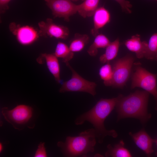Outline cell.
<instances>
[{"mask_svg":"<svg viewBox=\"0 0 157 157\" xmlns=\"http://www.w3.org/2000/svg\"><path fill=\"white\" fill-rule=\"evenodd\" d=\"M122 96L120 94L116 97L109 99H101L91 109L78 117L75 121V124L81 125L86 121L91 123L94 127L96 138L100 144L103 142L107 136L117 138V132L113 129L107 130L104 122Z\"/></svg>","mask_w":157,"mask_h":157,"instance_id":"1","label":"cell"},{"mask_svg":"<svg viewBox=\"0 0 157 157\" xmlns=\"http://www.w3.org/2000/svg\"><path fill=\"white\" fill-rule=\"evenodd\" d=\"M149 93L145 90H137L120 98L116 106L117 119L133 118L138 119L144 124L151 118L148 112Z\"/></svg>","mask_w":157,"mask_h":157,"instance_id":"2","label":"cell"},{"mask_svg":"<svg viewBox=\"0 0 157 157\" xmlns=\"http://www.w3.org/2000/svg\"><path fill=\"white\" fill-rule=\"evenodd\" d=\"M96 138L95 129L91 128L81 132L78 136H67L65 142H58L57 145L66 156L86 157L88 153L94 151Z\"/></svg>","mask_w":157,"mask_h":157,"instance_id":"3","label":"cell"},{"mask_svg":"<svg viewBox=\"0 0 157 157\" xmlns=\"http://www.w3.org/2000/svg\"><path fill=\"white\" fill-rule=\"evenodd\" d=\"M157 74L149 72L144 68L137 66L132 77L131 88H143L151 94L156 102V110H157Z\"/></svg>","mask_w":157,"mask_h":157,"instance_id":"4","label":"cell"},{"mask_svg":"<svg viewBox=\"0 0 157 157\" xmlns=\"http://www.w3.org/2000/svg\"><path fill=\"white\" fill-rule=\"evenodd\" d=\"M134 60L131 56L128 55L115 61L112 67V78L108 86L117 88L124 86L129 78Z\"/></svg>","mask_w":157,"mask_h":157,"instance_id":"5","label":"cell"},{"mask_svg":"<svg viewBox=\"0 0 157 157\" xmlns=\"http://www.w3.org/2000/svg\"><path fill=\"white\" fill-rule=\"evenodd\" d=\"M66 64L72 71V76L70 79L63 83L59 90L60 92H84L94 96L96 93L95 90L96 84L95 82L87 80L80 76L68 63Z\"/></svg>","mask_w":157,"mask_h":157,"instance_id":"6","label":"cell"},{"mask_svg":"<svg viewBox=\"0 0 157 157\" xmlns=\"http://www.w3.org/2000/svg\"><path fill=\"white\" fill-rule=\"evenodd\" d=\"M1 113L5 120L17 129V126L25 125L29 121L32 116L33 109L28 106L20 105L11 110L3 108Z\"/></svg>","mask_w":157,"mask_h":157,"instance_id":"7","label":"cell"},{"mask_svg":"<svg viewBox=\"0 0 157 157\" xmlns=\"http://www.w3.org/2000/svg\"><path fill=\"white\" fill-rule=\"evenodd\" d=\"M54 17L63 18L69 22L70 17L78 11V5L71 0H44Z\"/></svg>","mask_w":157,"mask_h":157,"instance_id":"8","label":"cell"},{"mask_svg":"<svg viewBox=\"0 0 157 157\" xmlns=\"http://www.w3.org/2000/svg\"><path fill=\"white\" fill-rule=\"evenodd\" d=\"M38 26L39 33L41 36L65 40L69 35V30L67 27L55 24L51 18L39 22Z\"/></svg>","mask_w":157,"mask_h":157,"instance_id":"9","label":"cell"},{"mask_svg":"<svg viewBox=\"0 0 157 157\" xmlns=\"http://www.w3.org/2000/svg\"><path fill=\"white\" fill-rule=\"evenodd\" d=\"M10 31L16 37L18 41L23 45L31 44L39 38V32L34 28L28 26H21L14 22L9 25Z\"/></svg>","mask_w":157,"mask_h":157,"instance_id":"10","label":"cell"},{"mask_svg":"<svg viewBox=\"0 0 157 157\" xmlns=\"http://www.w3.org/2000/svg\"><path fill=\"white\" fill-rule=\"evenodd\" d=\"M129 134L137 146L142 150L147 156H150L154 152L152 146L155 139H152L144 129L134 133L130 132Z\"/></svg>","mask_w":157,"mask_h":157,"instance_id":"11","label":"cell"},{"mask_svg":"<svg viewBox=\"0 0 157 157\" xmlns=\"http://www.w3.org/2000/svg\"><path fill=\"white\" fill-rule=\"evenodd\" d=\"M93 27L91 34L94 37L99 34L100 29L103 27L110 20V14L104 7H98L93 16Z\"/></svg>","mask_w":157,"mask_h":157,"instance_id":"12","label":"cell"},{"mask_svg":"<svg viewBox=\"0 0 157 157\" xmlns=\"http://www.w3.org/2000/svg\"><path fill=\"white\" fill-rule=\"evenodd\" d=\"M124 44L130 51L135 53L137 57L141 58L144 57L148 43L146 41H141L139 34L132 36L126 40Z\"/></svg>","mask_w":157,"mask_h":157,"instance_id":"13","label":"cell"},{"mask_svg":"<svg viewBox=\"0 0 157 157\" xmlns=\"http://www.w3.org/2000/svg\"><path fill=\"white\" fill-rule=\"evenodd\" d=\"M41 56L45 60L47 68L56 81L60 83V69L58 58L53 53H43Z\"/></svg>","mask_w":157,"mask_h":157,"instance_id":"14","label":"cell"},{"mask_svg":"<svg viewBox=\"0 0 157 157\" xmlns=\"http://www.w3.org/2000/svg\"><path fill=\"white\" fill-rule=\"evenodd\" d=\"M123 140L112 146L109 144L107 146L108 150L105 154L106 157H131L132 156L129 151L124 147Z\"/></svg>","mask_w":157,"mask_h":157,"instance_id":"15","label":"cell"},{"mask_svg":"<svg viewBox=\"0 0 157 157\" xmlns=\"http://www.w3.org/2000/svg\"><path fill=\"white\" fill-rule=\"evenodd\" d=\"M100 0H84L81 4L78 5V11L84 18L93 16L98 8Z\"/></svg>","mask_w":157,"mask_h":157,"instance_id":"16","label":"cell"},{"mask_svg":"<svg viewBox=\"0 0 157 157\" xmlns=\"http://www.w3.org/2000/svg\"><path fill=\"white\" fill-rule=\"evenodd\" d=\"M119 46V41L117 38L110 42L106 47L105 53L99 58L100 61L102 63H108L117 56Z\"/></svg>","mask_w":157,"mask_h":157,"instance_id":"17","label":"cell"},{"mask_svg":"<svg viewBox=\"0 0 157 157\" xmlns=\"http://www.w3.org/2000/svg\"><path fill=\"white\" fill-rule=\"evenodd\" d=\"M95 38L93 43L87 51L88 54L92 56H96L99 49L106 48L110 42L108 39L102 34H98Z\"/></svg>","mask_w":157,"mask_h":157,"instance_id":"18","label":"cell"},{"mask_svg":"<svg viewBox=\"0 0 157 157\" xmlns=\"http://www.w3.org/2000/svg\"><path fill=\"white\" fill-rule=\"evenodd\" d=\"M89 37L88 35L76 33L70 43L69 48L74 53L80 51L89 43Z\"/></svg>","mask_w":157,"mask_h":157,"instance_id":"19","label":"cell"},{"mask_svg":"<svg viewBox=\"0 0 157 157\" xmlns=\"http://www.w3.org/2000/svg\"><path fill=\"white\" fill-rule=\"evenodd\" d=\"M55 55L58 58L62 59L66 64L71 60L74 56V53L70 49L69 47L65 43L58 42L56 47Z\"/></svg>","mask_w":157,"mask_h":157,"instance_id":"20","label":"cell"},{"mask_svg":"<svg viewBox=\"0 0 157 157\" xmlns=\"http://www.w3.org/2000/svg\"><path fill=\"white\" fill-rule=\"evenodd\" d=\"M144 57L147 59L156 60L157 57V33L150 38Z\"/></svg>","mask_w":157,"mask_h":157,"instance_id":"21","label":"cell"},{"mask_svg":"<svg viewBox=\"0 0 157 157\" xmlns=\"http://www.w3.org/2000/svg\"><path fill=\"white\" fill-rule=\"evenodd\" d=\"M99 74L101 78L104 81V85L108 86L113 76L112 67L109 63H107L100 68Z\"/></svg>","mask_w":157,"mask_h":157,"instance_id":"22","label":"cell"},{"mask_svg":"<svg viewBox=\"0 0 157 157\" xmlns=\"http://www.w3.org/2000/svg\"><path fill=\"white\" fill-rule=\"evenodd\" d=\"M120 5L122 11L127 13H131V11L130 9L132 6L130 2L126 0H115Z\"/></svg>","mask_w":157,"mask_h":157,"instance_id":"23","label":"cell"},{"mask_svg":"<svg viewBox=\"0 0 157 157\" xmlns=\"http://www.w3.org/2000/svg\"><path fill=\"white\" fill-rule=\"evenodd\" d=\"M44 142H41L39 144L34 155L35 157H45L47 154L44 147Z\"/></svg>","mask_w":157,"mask_h":157,"instance_id":"24","label":"cell"},{"mask_svg":"<svg viewBox=\"0 0 157 157\" xmlns=\"http://www.w3.org/2000/svg\"><path fill=\"white\" fill-rule=\"evenodd\" d=\"M11 0H0V12L5 13L9 8L8 4Z\"/></svg>","mask_w":157,"mask_h":157,"instance_id":"25","label":"cell"},{"mask_svg":"<svg viewBox=\"0 0 157 157\" xmlns=\"http://www.w3.org/2000/svg\"><path fill=\"white\" fill-rule=\"evenodd\" d=\"M2 149H3L2 145L1 143H0V152H1V151H2Z\"/></svg>","mask_w":157,"mask_h":157,"instance_id":"26","label":"cell"},{"mask_svg":"<svg viewBox=\"0 0 157 157\" xmlns=\"http://www.w3.org/2000/svg\"><path fill=\"white\" fill-rule=\"evenodd\" d=\"M155 142L156 143L157 145V139L156 140H155ZM156 154V155L157 156V153Z\"/></svg>","mask_w":157,"mask_h":157,"instance_id":"27","label":"cell"},{"mask_svg":"<svg viewBox=\"0 0 157 157\" xmlns=\"http://www.w3.org/2000/svg\"><path fill=\"white\" fill-rule=\"evenodd\" d=\"M72 1H77L79 0H71Z\"/></svg>","mask_w":157,"mask_h":157,"instance_id":"28","label":"cell"},{"mask_svg":"<svg viewBox=\"0 0 157 157\" xmlns=\"http://www.w3.org/2000/svg\"><path fill=\"white\" fill-rule=\"evenodd\" d=\"M156 60H157V58H156Z\"/></svg>","mask_w":157,"mask_h":157,"instance_id":"29","label":"cell"},{"mask_svg":"<svg viewBox=\"0 0 157 157\" xmlns=\"http://www.w3.org/2000/svg\"><path fill=\"white\" fill-rule=\"evenodd\" d=\"M156 0V1H157V0Z\"/></svg>","mask_w":157,"mask_h":157,"instance_id":"30","label":"cell"}]
</instances>
